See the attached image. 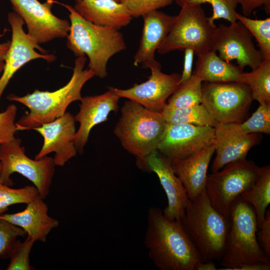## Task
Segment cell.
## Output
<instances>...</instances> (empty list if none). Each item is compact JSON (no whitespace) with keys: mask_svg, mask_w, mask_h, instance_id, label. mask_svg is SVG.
<instances>
[{"mask_svg":"<svg viewBox=\"0 0 270 270\" xmlns=\"http://www.w3.org/2000/svg\"><path fill=\"white\" fill-rule=\"evenodd\" d=\"M22 140L15 138L0 145V183L12 186L11 175L17 172L30 181L45 199L48 196L56 166L53 158L48 156L40 159H32L25 153Z\"/></svg>","mask_w":270,"mask_h":270,"instance_id":"8","label":"cell"},{"mask_svg":"<svg viewBox=\"0 0 270 270\" xmlns=\"http://www.w3.org/2000/svg\"><path fill=\"white\" fill-rule=\"evenodd\" d=\"M26 234L22 228L0 218V258H9L18 237Z\"/></svg>","mask_w":270,"mask_h":270,"instance_id":"34","label":"cell"},{"mask_svg":"<svg viewBox=\"0 0 270 270\" xmlns=\"http://www.w3.org/2000/svg\"><path fill=\"white\" fill-rule=\"evenodd\" d=\"M228 220L221 270H236L252 263L270 264L258 240L257 220L252 206L238 196L231 205Z\"/></svg>","mask_w":270,"mask_h":270,"instance_id":"5","label":"cell"},{"mask_svg":"<svg viewBox=\"0 0 270 270\" xmlns=\"http://www.w3.org/2000/svg\"><path fill=\"white\" fill-rule=\"evenodd\" d=\"M174 0H120L127 8L132 16H142L150 12L158 10L170 5Z\"/></svg>","mask_w":270,"mask_h":270,"instance_id":"36","label":"cell"},{"mask_svg":"<svg viewBox=\"0 0 270 270\" xmlns=\"http://www.w3.org/2000/svg\"><path fill=\"white\" fill-rule=\"evenodd\" d=\"M197 56L192 74L202 82H241L243 70L221 58L216 52L210 50Z\"/></svg>","mask_w":270,"mask_h":270,"instance_id":"24","label":"cell"},{"mask_svg":"<svg viewBox=\"0 0 270 270\" xmlns=\"http://www.w3.org/2000/svg\"><path fill=\"white\" fill-rule=\"evenodd\" d=\"M214 142V127L166 123L156 150L172 162L190 156Z\"/></svg>","mask_w":270,"mask_h":270,"instance_id":"13","label":"cell"},{"mask_svg":"<svg viewBox=\"0 0 270 270\" xmlns=\"http://www.w3.org/2000/svg\"><path fill=\"white\" fill-rule=\"evenodd\" d=\"M74 116L66 112L56 120L34 128L44 138V144L35 159H40L55 152L54 160L56 166H63L77 154L74 140L76 134Z\"/></svg>","mask_w":270,"mask_h":270,"instance_id":"17","label":"cell"},{"mask_svg":"<svg viewBox=\"0 0 270 270\" xmlns=\"http://www.w3.org/2000/svg\"><path fill=\"white\" fill-rule=\"evenodd\" d=\"M161 113L167 124H190L214 128L218 122L202 104L179 108L166 105Z\"/></svg>","mask_w":270,"mask_h":270,"instance_id":"26","label":"cell"},{"mask_svg":"<svg viewBox=\"0 0 270 270\" xmlns=\"http://www.w3.org/2000/svg\"><path fill=\"white\" fill-rule=\"evenodd\" d=\"M253 208L256 218L258 228L265 218L270 203V166L260 167L258 176L252 187L239 196Z\"/></svg>","mask_w":270,"mask_h":270,"instance_id":"25","label":"cell"},{"mask_svg":"<svg viewBox=\"0 0 270 270\" xmlns=\"http://www.w3.org/2000/svg\"><path fill=\"white\" fill-rule=\"evenodd\" d=\"M144 26L138 48L134 57V65L144 68L155 60V52L168 34L176 16L154 10L142 16Z\"/></svg>","mask_w":270,"mask_h":270,"instance_id":"20","label":"cell"},{"mask_svg":"<svg viewBox=\"0 0 270 270\" xmlns=\"http://www.w3.org/2000/svg\"><path fill=\"white\" fill-rule=\"evenodd\" d=\"M60 4L69 12L67 47L76 57L86 56L88 68L94 76L105 78L109 60L126 48L122 33L113 28L94 24L82 16L71 6Z\"/></svg>","mask_w":270,"mask_h":270,"instance_id":"3","label":"cell"},{"mask_svg":"<svg viewBox=\"0 0 270 270\" xmlns=\"http://www.w3.org/2000/svg\"><path fill=\"white\" fill-rule=\"evenodd\" d=\"M82 0H76V2H79V1H80Z\"/></svg>","mask_w":270,"mask_h":270,"instance_id":"46","label":"cell"},{"mask_svg":"<svg viewBox=\"0 0 270 270\" xmlns=\"http://www.w3.org/2000/svg\"><path fill=\"white\" fill-rule=\"evenodd\" d=\"M180 7L184 4H199L208 3L212 7V14L208 17L210 20L214 22L218 19L225 20L230 24L237 21L236 8L237 0H174Z\"/></svg>","mask_w":270,"mask_h":270,"instance_id":"31","label":"cell"},{"mask_svg":"<svg viewBox=\"0 0 270 270\" xmlns=\"http://www.w3.org/2000/svg\"><path fill=\"white\" fill-rule=\"evenodd\" d=\"M214 128L216 158L211 170H220L226 164L246 159L249 150L260 140L256 134L244 132L238 123L218 122Z\"/></svg>","mask_w":270,"mask_h":270,"instance_id":"18","label":"cell"},{"mask_svg":"<svg viewBox=\"0 0 270 270\" xmlns=\"http://www.w3.org/2000/svg\"><path fill=\"white\" fill-rule=\"evenodd\" d=\"M252 36L240 22L216 27L212 50L227 62L236 60L243 70L246 66L256 68L264 60L262 52L256 47Z\"/></svg>","mask_w":270,"mask_h":270,"instance_id":"11","label":"cell"},{"mask_svg":"<svg viewBox=\"0 0 270 270\" xmlns=\"http://www.w3.org/2000/svg\"><path fill=\"white\" fill-rule=\"evenodd\" d=\"M10 44V41L0 43V62H4Z\"/></svg>","mask_w":270,"mask_h":270,"instance_id":"42","label":"cell"},{"mask_svg":"<svg viewBox=\"0 0 270 270\" xmlns=\"http://www.w3.org/2000/svg\"><path fill=\"white\" fill-rule=\"evenodd\" d=\"M260 168L246 159L232 162L218 172L208 174L206 192L212 206L228 218L231 205L255 182Z\"/></svg>","mask_w":270,"mask_h":270,"instance_id":"9","label":"cell"},{"mask_svg":"<svg viewBox=\"0 0 270 270\" xmlns=\"http://www.w3.org/2000/svg\"><path fill=\"white\" fill-rule=\"evenodd\" d=\"M242 7V14L250 17L258 8H263L266 14H270V0H237Z\"/></svg>","mask_w":270,"mask_h":270,"instance_id":"38","label":"cell"},{"mask_svg":"<svg viewBox=\"0 0 270 270\" xmlns=\"http://www.w3.org/2000/svg\"><path fill=\"white\" fill-rule=\"evenodd\" d=\"M242 130L248 134H270V103L259 104V106L246 121L240 124Z\"/></svg>","mask_w":270,"mask_h":270,"instance_id":"33","label":"cell"},{"mask_svg":"<svg viewBox=\"0 0 270 270\" xmlns=\"http://www.w3.org/2000/svg\"><path fill=\"white\" fill-rule=\"evenodd\" d=\"M270 264L256 262L245 264L238 266L236 270H270Z\"/></svg>","mask_w":270,"mask_h":270,"instance_id":"40","label":"cell"},{"mask_svg":"<svg viewBox=\"0 0 270 270\" xmlns=\"http://www.w3.org/2000/svg\"><path fill=\"white\" fill-rule=\"evenodd\" d=\"M214 152V144L190 156L172 162L190 200L205 190L208 169Z\"/></svg>","mask_w":270,"mask_h":270,"instance_id":"22","label":"cell"},{"mask_svg":"<svg viewBox=\"0 0 270 270\" xmlns=\"http://www.w3.org/2000/svg\"><path fill=\"white\" fill-rule=\"evenodd\" d=\"M241 82L250 88L253 100L259 104L270 103V59H264L250 72H243Z\"/></svg>","mask_w":270,"mask_h":270,"instance_id":"27","label":"cell"},{"mask_svg":"<svg viewBox=\"0 0 270 270\" xmlns=\"http://www.w3.org/2000/svg\"><path fill=\"white\" fill-rule=\"evenodd\" d=\"M166 124L160 112L128 100L121 108L114 132L123 148L136 156L138 163L156 150Z\"/></svg>","mask_w":270,"mask_h":270,"instance_id":"6","label":"cell"},{"mask_svg":"<svg viewBox=\"0 0 270 270\" xmlns=\"http://www.w3.org/2000/svg\"><path fill=\"white\" fill-rule=\"evenodd\" d=\"M1 167H2V166H1V164H0V170H1Z\"/></svg>","mask_w":270,"mask_h":270,"instance_id":"45","label":"cell"},{"mask_svg":"<svg viewBox=\"0 0 270 270\" xmlns=\"http://www.w3.org/2000/svg\"><path fill=\"white\" fill-rule=\"evenodd\" d=\"M145 68L151 72L146 81L134 84L128 89L110 88L120 98H126L150 110L161 112L168 98L178 87L180 74L162 72L160 64L156 60L148 62Z\"/></svg>","mask_w":270,"mask_h":270,"instance_id":"12","label":"cell"},{"mask_svg":"<svg viewBox=\"0 0 270 270\" xmlns=\"http://www.w3.org/2000/svg\"><path fill=\"white\" fill-rule=\"evenodd\" d=\"M44 199L38 196L26 204L22 211L3 214L0 218L22 228L35 242H45L50 232L59 226V221L48 214Z\"/></svg>","mask_w":270,"mask_h":270,"instance_id":"21","label":"cell"},{"mask_svg":"<svg viewBox=\"0 0 270 270\" xmlns=\"http://www.w3.org/2000/svg\"><path fill=\"white\" fill-rule=\"evenodd\" d=\"M236 18L254 38L264 59H270V18L252 19L237 12Z\"/></svg>","mask_w":270,"mask_h":270,"instance_id":"29","label":"cell"},{"mask_svg":"<svg viewBox=\"0 0 270 270\" xmlns=\"http://www.w3.org/2000/svg\"><path fill=\"white\" fill-rule=\"evenodd\" d=\"M216 264L212 260L200 262L196 266L195 270H216Z\"/></svg>","mask_w":270,"mask_h":270,"instance_id":"41","label":"cell"},{"mask_svg":"<svg viewBox=\"0 0 270 270\" xmlns=\"http://www.w3.org/2000/svg\"><path fill=\"white\" fill-rule=\"evenodd\" d=\"M144 242L148 256L160 270H195L202 262L181 221L168 220L158 208L148 210Z\"/></svg>","mask_w":270,"mask_h":270,"instance_id":"1","label":"cell"},{"mask_svg":"<svg viewBox=\"0 0 270 270\" xmlns=\"http://www.w3.org/2000/svg\"><path fill=\"white\" fill-rule=\"evenodd\" d=\"M157 52L164 54L191 48L196 56L212 50L216 26L210 20L201 5L184 4Z\"/></svg>","mask_w":270,"mask_h":270,"instance_id":"7","label":"cell"},{"mask_svg":"<svg viewBox=\"0 0 270 270\" xmlns=\"http://www.w3.org/2000/svg\"><path fill=\"white\" fill-rule=\"evenodd\" d=\"M38 196V190L34 186L14 188L0 183V215L6 212L10 206L27 204Z\"/></svg>","mask_w":270,"mask_h":270,"instance_id":"30","label":"cell"},{"mask_svg":"<svg viewBox=\"0 0 270 270\" xmlns=\"http://www.w3.org/2000/svg\"><path fill=\"white\" fill-rule=\"evenodd\" d=\"M202 102L218 122H242L253 100L250 88L241 82H202Z\"/></svg>","mask_w":270,"mask_h":270,"instance_id":"10","label":"cell"},{"mask_svg":"<svg viewBox=\"0 0 270 270\" xmlns=\"http://www.w3.org/2000/svg\"><path fill=\"white\" fill-rule=\"evenodd\" d=\"M86 56L77 57L74 62L72 76L68 82L53 91L34 90L24 96L10 94L7 99L20 102L29 110L16 122L18 130H32L42 124L62 116L72 102L80 100L81 91L84 84L94 76L90 69H84Z\"/></svg>","mask_w":270,"mask_h":270,"instance_id":"2","label":"cell"},{"mask_svg":"<svg viewBox=\"0 0 270 270\" xmlns=\"http://www.w3.org/2000/svg\"><path fill=\"white\" fill-rule=\"evenodd\" d=\"M4 66V62H0V74L2 72Z\"/></svg>","mask_w":270,"mask_h":270,"instance_id":"43","label":"cell"},{"mask_svg":"<svg viewBox=\"0 0 270 270\" xmlns=\"http://www.w3.org/2000/svg\"><path fill=\"white\" fill-rule=\"evenodd\" d=\"M136 164L140 168L154 172L158 178L168 200V205L162 210L164 215L170 220L181 221L190 200L172 162L156 150Z\"/></svg>","mask_w":270,"mask_h":270,"instance_id":"16","label":"cell"},{"mask_svg":"<svg viewBox=\"0 0 270 270\" xmlns=\"http://www.w3.org/2000/svg\"><path fill=\"white\" fill-rule=\"evenodd\" d=\"M202 81L192 74L185 82L180 84L167 100L171 108H184L202 104Z\"/></svg>","mask_w":270,"mask_h":270,"instance_id":"28","label":"cell"},{"mask_svg":"<svg viewBox=\"0 0 270 270\" xmlns=\"http://www.w3.org/2000/svg\"><path fill=\"white\" fill-rule=\"evenodd\" d=\"M120 98L110 87L101 94L82 97L79 112L74 116L80 123L74 140L78 152H83L92 128L106 122L111 112L118 111Z\"/></svg>","mask_w":270,"mask_h":270,"instance_id":"19","label":"cell"},{"mask_svg":"<svg viewBox=\"0 0 270 270\" xmlns=\"http://www.w3.org/2000/svg\"><path fill=\"white\" fill-rule=\"evenodd\" d=\"M258 240L265 254L270 258V210H267L265 218L258 228Z\"/></svg>","mask_w":270,"mask_h":270,"instance_id":"37","label":"cell"},{"mask_svg":"<svg viewBox=\"0 0 270 270\" xmlns=\"http://www.w3.org/2000/svg\"><path fill=\"white\" fill-rule=\"evenodd\" d=\"M74 8L94 24L118 30L132 18L126 6L114 0H82L76 2Z\"/></svg>","mask_w":270,"mask_h":270,"instance_id":"23","label":"cell"},{"mask_svg":"<svg viewBox=\"0 0 270 270\" xmlns=\"http://www.w3.org/2000/svg\"><path fill=\"white\" fill-rule=\"evenodd\" d=\"M116 0V2H120V0Z\"/></svg>","mask_w":270,"mask_h":270,"instance_id":"44","label":"cell"},{"mask_svg":"<svg viewBox=\"0 0 270 270\" xmlns=\"http://www.w3.org/2000/svg\"><path fill=\"white\" fill-rule=\"evenodd\" d=\"M35 241L30 236L21 242L18 239L16 242L9 258L10 262L7 270H32L34 268L30 265V254Z\"/></svg>","mask_w":270,"mask_h":270,"instance_id":"32","label":"cell"},{"mask_svg":"<svg viewBox=\"0 0 270 270\" xmlns=\"http://www.w3.org/2000/svg\"><path fill=\"white\" fill-rule=\"evenodd\" d=\"M184 60L183 70L180 74L179 84H182L188 80L192 76V66L194 52L191 48H186L184 50Z\"/></svg>","mask_w":270,"mask_h":270,"instance_id":"39","label":"cell"},{"mask_svg":"<svg viewBox=\"0 0 270 270\" xmlns=\"http://www.w3.org/2000/svg\"><path fill=\"white\" fill-rule=\"evenodd\" d=\"M14 11L23 19L28 34L38 44L46 43L57 38L66 37L70 22L60 18L52 12L54 1L46 0H9Z\"/></svg>","mask_w":270,"mask_h":270,"instance_id":"14","label":"cell"},{"mask_svg":"<svg viewBox=\"0 0 270 270\" xmlns=\"http://www.w3.org/2000/svg\"><path fill=\"white\" fill-rule=\"evenodd\" d=\"M8 20L12 28V36L0 78V100L13 76L26 64L38 58L50 62L56 58L54 54H48L47 50L25 32L24 21L18 13L14 11L9 12Z\"/></svg>","mask_w":270,"mask_h":270,"instance_id":"15","label":"cell"},{"mask_svg":"<svg viewBox=\"0 0 270 270\" xmlns=\"http://www.w3.org/2000/svg\"><path fill=\"white\" fill-rule=\"evenodd\" d=\"M16 112L17 107L14 104L8 105L0 112V145L16 138L15 134L18 131L15 122Z\"/></svg>","mask_w":270,"mask_h":270,"instance_id":"35","label":"cell"},{"mask_svg":"<svg viewBox=\"0 0 270 270\" xmlns=\"http://www.w3.org/2000/svg\"><path fill=\"white\" fill-rule=\"evenodd\" d=\"M181 222L202 262L221 260L229 220L212 206L206 190L190 200Z\"/></svg>","mask_w":270,"mask_h":270,"instance_id":"4","label":"cell"}]
</instances>
